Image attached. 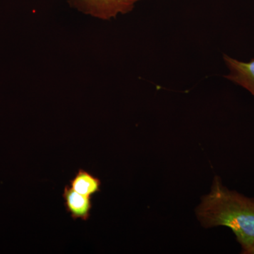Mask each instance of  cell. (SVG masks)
<instances>
[{
  "instance_id": "obj_1",
  "label": "cell",
  "mask_w": 254,
  "mask_h": 254,
  "mask_svg": "<svg viewBox=\"0 0 254 254\" xmlns=\"http://www.w3.org/2000/svg\"><path fill=\"white\" fill-rule=\"evenodd\" d=\"M205 229L228 227L247 254L254 247V198L224 186L222 179L215 176L210 193L203 195L195 210Z\"/></svg>"
},
{
  "instance_id": "obj_2",
  "label": "cell",
  "mask_w": 254,
  "mask_h": 254,
  "mask_svg": "<svg viewBox=\"0 0 254 254\" xmlns=\"http://www.w3.org/2000/svg\"><path fill=\"white\" fill-rule=\"evenodd\" d=\"M141 1L145 0H68L70 5L80 12L102 20L128 14Z\"/></svg>"
},
{
  "instance_id": "obj_3",
  "label": "cell",
  "mask_w": 254,
  "mask_h": 254,
  "mask_svg": "<svg viewBox=\"0 0 254 254\" xmlns=\"http://www.w3.org/2000/svg\"><path fill=\"white\" fill-rule=\"evenodd\" d=\"M224 60L230 69V73L225 77L243 87L254 97V59L244 63L224 55Z\"/></svg>"
},
{
  "instance_id": "obj_6",
  "label": "cell",
  "mask_w": 254,
  "mask_h": 254,
  "mask_svg": "<svg viewBox=\"0 0 254 254\" xmlns=\"http://www.w3.org/2000/svg\"><path fill=\"white\" fill-rule=\"evenodd\" d=\"M247 254H254V247H252V249L250 251H249L248 253Z\"/></svg>"
},
{
  "instance_id": "obj_4",
  "label": "cell",
  "mask_w": 254,
  "mask_h": 254,
  "mask_svg": "<svg viewBox=\"0 0 254 254\" xmlns=\"http://www.w3.org/2000/svg\"><path fill=\"white\" fill-rule=\"evenodd\" d=\"M63 198L66 211L71 214L73 220L81 219L86 221L91 216V196L78 193L66 185L63 192Z\"/></svg>"
},
{
  "instance_id": "obj_5",
  "label": "cell",
  "mask_w": 254,
  "mask_h": 254,
  "mask_svg": "<svg viewBox=\"0 0 254 254\" xmlns=\"http://www.w3.org/2000/svg\"><path fill=\"white\" fill-rule=\"evenodd\" d=\"M101 181L83 169H80L72 180H70V187L81 194L92 196L100 190Z\"/></svg>"
}]
</instances>
